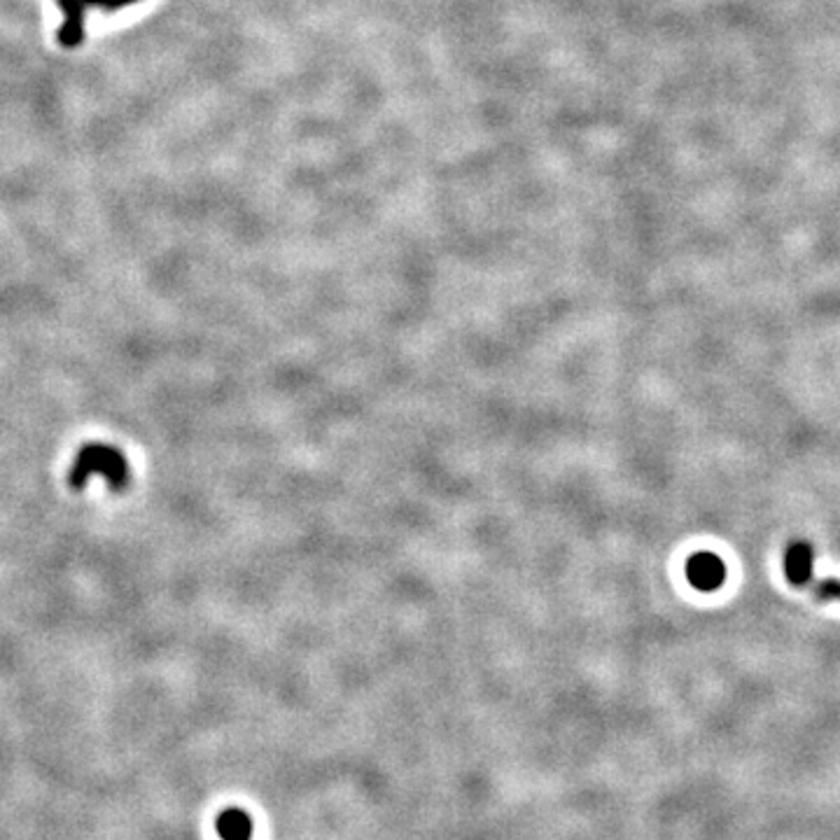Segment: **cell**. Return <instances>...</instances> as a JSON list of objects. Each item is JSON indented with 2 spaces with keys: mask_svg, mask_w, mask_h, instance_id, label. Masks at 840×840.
<instances>
[{
  "mask_svg": "<svg viewBox=\"0 0 840 840\" xmlns=\"http://www.w3.org/2000/svg\"><path fill=\"white\" fill-rule=\"evenodd\" d=\"M812 567H815V551L803 539H794L784 551V574L791 586H805L812 579Z\"/></svg>",
  "mask_w": 840,
  "mask_h": 840,
  "instance_id": "3",
  "label": "cell"
},
{
  "mask_svg": "<svg viewBox=\"0 0 840 840\" xmlns=\"http://www.w3.org/2000/svg\"><path fill=\"white\" fill-rule=\"evenodd\" d=\"M686 579L689 584L700 593H714L724 586L726 581V565L717 553L698 551L686 560Z\"/></svg>",
  "mask_w": 840,
  "mask_h": 840,
  "instance_id": "2",
  "label": "cell"
},
{
  "mask_svg": "<svg viewBox=\"0 0 840 840\" xmlns=\"http://www.w3.org/2000/svg\"><path fill=\"white\" fill-rule=\"evenodd\" d=\"M815 595L819 600H840V579L829 577L815 586Z\"/></svg>",
  "mask_w": 840,
  "mask_h": 840,
  "instance_id": "6",
  "label": "cell"
},
{
  "mask_svg": "<svg viewBox=\"0 0 840 840\" xmlns=\"http://www.w3.org/2000/svg\"><path fill=\"white\" fill-rule=\"evenodd\" d=\"M217 833L222 840H250L252 822L243 810L231 808L217 817Z\"/></svg>",
  "mask_w": 840,
  "mask_h": 840,
  "instance_id": "5",
  "label": "cell"
},
{
  "mask_svg": "<svg viewBox=\"0 0 840 840\" xmlns=\"http://www.w3.org/2000/svg\"><path fill=\"white\" fill-rule=\"evenodd\" d=\"M63 10V21L59 28V42L63 47H77L84 38V5L80 0H56Z\"/></svg>",
  "mask_w": 840,
  "mask_h": 840,
  "instance_id": "4",
  "label": "cell"
},
{
  "mask_svg": "<svg viewBox=\"0 0 840 840\" xmlns=\"http://www.w3.org/2000/svg\"><path fill=\"white\" fill-rule=\"evenodd\" d=\"M91 479H103L110 490H122L131 479L124 453L108 444H87L75 455L68 483L75 490L89 486Z\"/></svg>",
  "mask_w": 840,
  "mask_h": 840,
  "instance_id": "1",
  "label": "cell"
},
{
  "mask_svg": "<svg viewBox=\"0 0 840 840\" xmlns=\"http://www.w3.org/2000/svg\"><path fill=\"white\" fill-rule=\"evenodd\" d=\"M80 3L84 5V10H87V7H101L105 12H115L122 10L126 5L138 3V0H80Z\"/></svg>",
  "mask_w": 840,
  "mask_h": 840,
  "instance_id": "7",
  "label": "cell"
}]
</instances>
